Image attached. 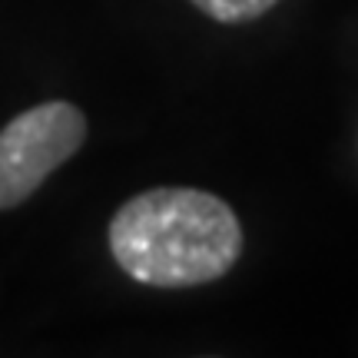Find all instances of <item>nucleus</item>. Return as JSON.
<instances>
[{"label": "nucleus", "instance_id": "1", "mask_svg": "<svg viewBox=\"0 0 358 358\" xmlns=\"http://www.w3.org/2000/svg\"><path fill=\"white\" fill-rule=\"evenodd\" d=\"M110 252L129 279L189 289L222 279L243 252V226L229 203L206 189L163 186L133 196L110 222Z\"/></svg>", "mask_w": 358, "mask_h": 358}, {"label": "nucleus", "instance_id": "2", "mask_svg": "<svg viewBox=\"0 0 358 358\" xmlns=\"http://www.w3.org/2000/svg\"><path fill=\"white\" fill-rule=\"evenodd\" d=\"M87 140V120L73 103L50 100L13 116L0 129V209L20 206Z\"/></svg>", "mask_w": 358, "mask_h": 358}, {"label": "nucleus", "instance_id": "3", "mask_svg": "<svg viewBox=\"0 0 358 358\" xmlns=\"http://www.w3.org/2000/svg\"><path fill=\"white\" fill-rule=\"evenodd\" d=\"M192 3L219 24H243V20H256L266 10H272L279 0H192Z\"/></svg>", "mask_w": 358, "mask_h": 358}]
</instances>
